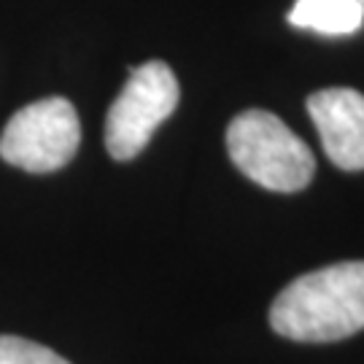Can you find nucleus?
<instances>
[{
  "label": "nucleus",
  "instance_id": "obj_1",
  "mask_svg": "<svg viewBox=\"0 0 364 364\" xmlns=\"http://www.w3.org/2000/svg\"><path fill=\"white\" fill-rule=\"evenodd\" d=\"M270 324L297 343H335L364 329V262H343L291 281L270 308Z\"/></svg>",
  "mask_w": 364,
  "mask_h": 364
},
{
  "label": "nucleus",
  "instance_id": "obj_2",
  "mask_svg": "<svg viewBox=\"0 0 364 364\" xmlns=\"http://www.w3.org/2000/svg\"><path fill=\"white\" fill-rule=\"evenodd\" d=\"M227 151L235 168L270 192H299L316 173L308 144L267 111L237 114L227 127Z\"/></svg>",
  "mask_w": 364,
  "mask_h": 364
},
{
  "label": "nucleus",
  "instance_id": "obj_3",
  "mask_svg": "<svg viewBox=\"0 0 364 364\" xmlns=\"http://www.w3.org/2000/svg\"><path fill=\"white\" fill-rule=\"evenodd\" d=\"M181 97L178 78L165 63L151 60L132 68L127 84L108 108L105 119V149L108 154L127 162L144 151L156 127L176 111Z\"/></svg>",
  "mask_w": 364,
  "mask_h": 364
},
{
  "label": "nucleus",
  "instance_id": "obj_4",
  "mask_svg": "<svg viewBox=\"0 0 364 364\" xmlns=\"http://www.w3.org/2000/svg\"><path fill=\"white\" fill-rule=\"evenodd\" d=\"M81 124L65 97H43L16 111L0 135V156L27 173H54L76 156Z\"/></svg>",
  "mask_w": 364,
  "mask_h": 364
},
{
  "label": "nucleus",
  "instance_id": "obj_5",
  "mask_svg": "<svg viewBox=\"0 0 364 364\" xmlns=\"http://www.w3.org/2000/svg\"><path fill=\"white\" fill-rule=\"evenodd\" d=\"M326 156L340 170H364V95L356 90H321L308 97Z\"/></svg>",
  "mask_w": 364,
  "mask_h": 364
},
{
  "label": "nucleus",
  "instance_id": "obj_6",
  "mask_svg": "<svg viewBox=\"0 0 364 364\" xmlns=\"http://www.w3.org/2000/svg\"><path fill=\"white\" fill-rule=\"evenodd\" d=\"M289 22L321 36H351L364 25V0H297Z\"/></svg>",
  "mask_w": 364,
  "mask_h": 364
},
{
  "label": "nucleus",
  "instance_id": "obj_7",
  "mask_svg": "<svg viewBox=\"0 0 364 364\" xmlns=\"http://www.w3.org/2000/svg\"><path fill=\"white\" fill-rule=\"evenodd\" d=\"M0 364H70L52 348L14 335H0Z\"/></svg>",
  "mask_w": 364,
  "mask_h": 364
}]
</instances>
